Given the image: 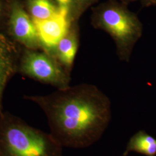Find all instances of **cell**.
Instances as JSON below:
<instances>
[{"mask_svg":"<svg viewBox=\"0 0 156 156\" xmlns=\"http://www.w3.org/2000/svg\"><path fill=\"white\" fill-rule=\"evenodd\" d=\"M34 101L44 110L50 134L62 147H89L100 139L111 119L109 98L91 84L58 89Z\"/></svg>","mask_w":156,"mask_h":156,"instance_id":"6da1fadb","label":"cell"},{"mask_svg":"<svg viewBox=\"0 0 156 156\" xmlns=\"http://www.w3.org/2000/svg\"><path fill=\"white\" fill-rule=\"evenodd\" d=\"M91 23L108 34L113 40L120 60L128 62L134 46L143 33L138 16L122 2L108 0L91 8Z\"/></svg>","mask_w":156,"mask_h":156,"instance_id":"7a4b0ae2","label":"cell"},{"mask_svg":"<svg viewBox=\"0 0 156 156\" xmlns=\"http://www.w3.org/2000/svg\"><path fill=\"white\" fill-rule=\"evenodd\" d=\"M0 156H62V146L51 134L1 113Z\"/></svg>","mask_w":156,"mask_h":156,"instance_id":"3957f363","label":"cell"},{"mask_svg":"<svg viewBox=\"0 0 156 156\" xmlns=\"http://www.w3.org/2000/svg\"><path fill=\"white\" fill-rule=\"evenodd\" d=\"M23 71L29 76L58 89L69 87L70 77L56 59L45 53L27 52L23 60Z\"/></svg>","mask_w":156,"mask_h":156,"instance_id":"277c9868","label":"cell"},{"mask_svg":"<svg viewBox=\"0 0 156 156\" xmlns=\"http://www.w3.org/2000/svg\"><path fill=\"white\" fill-rule=\"evenodd\" d=\"M60 10L57 15L45 20L32 19L41 44L49 51L53 50L67 34L72 23L68 13Z\"/></svg>","mask_w":156,"mask_h":156,"instance_id":"5b68a950","label":"cell"},{"mask_svg":"<svg viewBox=\"0 0 156 156\" xmlns=\"http://www.w3.org/2000/svg\"><path fill=\"white\" fill-rule=\"evenodd\" d=\"M9 25L15 38L26 47L36 48L41 44L32 17L16 0L12 2Z\"/></svg>","mask_w":156,"mask_h":156,"instance_id":"8992f818","label":"cell"},{"mask_svg":"<svg viewBox=\"0 0 156 156\" xmlns=\"http://www.w3.org/2000/svg\"><path fill=\"white\" fill-rule=\"evenodd\" d=\"M79 42L78 22L71 23L67 34L51 50L60 62L68 68L72 67Z\"/></svg>","mask_w":156,"mask_h":156,"instance_id":"52a82bcc","label":"cell"},{"mask_svg":"<svg viewBox=\"0 0 156 156\" xmlns=\"http://www.w3.org/2000/svg\"><path fill=\"white\" fill-rule=\"evenodd\" d=\"M14 48L5 37L0 34V114L1 101L6 84L14 71Z\"/></svg>","mask_w":156,"mask_h":156,"instance_id":"ba28073f","label":"cell"},{"mask_svg":"<svg viewBox=\"0 0 156 156\" xmlns=\"http://www.w3.org/2000/svg\"><path fill=\"white\" fill-rule=\"evenodd\" d=\"M136 152L146 156H156V139L145 131H140L131 138L123 156Z\"/></svg>","mask_w":156,"mask_h":156,"instance_id":"9c48e42d","label":"cell"},{"mask_svg":"<svg viewBox=\"0 0 156 156\" xmlns=\"http://www.w3.org/2000/svg\"><path fill=\"white\" fill-rule=\"evenodd\" d=\"M27 2L31 17L35 20L47 19L60 11L53 0H27Z\"/></svg>","mask_w":156,"mask_h":156,"instance_id":"30bf717a","label":"cell"},{"mask_svg":"<svg viewBox=\"0 0 156 156\" xmlns=\"http://www.w3.org/2000/svg\"><path fill=\"white\" fill-rule=\"evenodd\" d=\"M74 5L73 22H78L79 18L90 7H92L99 0H73Z\"/></svg>","mask_w":156,"mask_h":156,"instance_id":"8fae6325","label":"cell"},{"mask_svg":"<svg viewBox=\"0 0 156 156\" xmlns=\"http://www.w3.org/2000/svg\"><path fill=\"white\" fill-rule=\"evenodd\" d=\"M60 9L68 13L71 21L73 22L74 5L73 0H53Z\"/></svg>","mask_w":156,"mask_h":156,"instance_id":"7c38bea8","label":"cell"},{"mask_svg":"<svg viewBox=\"0 0 156 156\" xmlns=\"http://www.w3.org/2000/svg\"><path fill=\"white\" fill-rule=\"evenodd\" d=\"M144 8L156 6V0H139Z\"/></svg>","mask_w":156,"mask_h":156,"instance_id":"4fadbf2b","label":"cell"},{"mask_svg":"<svg viewBox=\"0 0 156 156\" xmlns=\"http://www.w3.org/2000/svg\"><path fill=\"white\" fill-rule=\"evenodd\" d=\"M111 1H118V2H122L123 4H125L126 5H128L129 4L131 3V2H134L138 0H111Z\"/></svg>","mask_w":156,"mask_h":156,"instance_id":"5bb4252c","label":"cell"},{"mask_svg":"<svg viewBox=\"0 0 156 156\" xmlns=\"http://www.w3.org/2000/svg\"><path fill=\"white\" fill-rule=\"evenodd\" d=\"M2 12V5L1 2L0 1V16H1V15Z\"/></svg>","mask_w":156,"mask_h":156,"instance_id":"9a60e30c","label":"cell"}]
</instances>
